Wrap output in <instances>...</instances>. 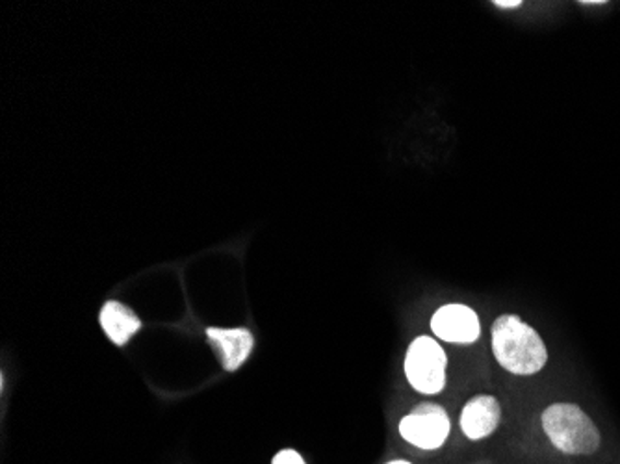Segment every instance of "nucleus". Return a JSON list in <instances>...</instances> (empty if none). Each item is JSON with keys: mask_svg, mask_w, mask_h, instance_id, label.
<instances>
[{"mask_svg": "<svg viewBox=\"0 0 620 464\" xmlns=\"http://www.w3.org/2000/svg\"><path fill=\"white\" fill-rule=\"evenodd\" d=\"M492 353L498 364L515 375H535L547 367L548 349L541 335L515 314L492 324Z\"/></svg>", "mask_w": 620, "mask_h": 464, "instance_id": "1", "label": "nucleus"}, {"mask_svg": "<svg viewBox=\"0 0 620 464\" xmlns=\"http://www.w3.org/2000/svg\"><path fill=\"white\" fill-rule=\"evenodd\" d=\"M542 429L553 448L566 455H593L600 448L595 421L574 404H553L542 413Z\"/></svg>", "mask_w": 620, "mask_h": 464, "instance_id": "2", "label": "nucleus"}, {"mask_svg": "<svg viewBox=\"0 0 620 464\" xmlns=\"http://www.w3.org/2000/svg\"><path fill=\"white\" fill-rule=\"evenodd\" d=\"M448 357L443 346L431 336H418L406 355V375L414 391L420 394H438L446 386Z\"/></svg>", "mask_w": 620, "mask_h": 464, "instance_id": "3", "label": "nucleus"}, {"mask_svg": "<svg viewBox=\"0 0 620 464\" xmlns=\"http://www.w3.org/2000/svg\"><path fill=\"white\" fill-rule=\"evenodd\" d=\"M452 421L444 407L420 404L399 421V434L420 450H438L448 440Z\"/></svg>", "mask_w": 620, "mask_h": 464, "instance_id": "4", "label": "nucleus"}, {"mask_svg": "<svg viewBox=\"0 0 620 464\" xmlns=\"http://www.w3.org/2000/svg\"><path fill=\"white\" fill-rule=\"evenodd\" d=\"M431 330L444 343L473 344L481 335V325L478 314L470 306L449 303L433 314Z\"/></svg>", "mask_w": 620, "mask_h": 464, "instance_id": "5", "label": "nucleus"}, {"mask_svg": "<svg viewBox=\"0 0 620 464\" xmlns=\"http://www.w3.org/2000/svg\"><path fill=\"white\" fill-rule=\"evenodd\" d=\"M207 338L227 372H236L238 368H242V364L249 359L253 346H255L251 330L244 329V327H238V329L209 327Z\"/></svg>", "mask_w": 620, "mask_h": 464, "instance_id": "6", "label": "nucleus"}, {"mask_svg": "<svg viewBox=\"0 0 620 464\" xmlns=\"http://www.w3.org/2000/svg\"><path fill=\"white\" fill-rule=\"evenodd\" d=\"M502 421V405L489 394L473 396L461 413L463 433L470 440L491 437Z\"/></svg>", "mask_w": 620, "mask_h": 464, "instance_id": "7", "label": "nucleus"}, {"mask_svg": "<svg viewBox=\"0 0 620 464\" xmlns=\"http://www.w3.org/2000/svg\"><path fill=\"white\" fill-rule=\"evenodd\" d=\"M101 327L116 346H125L140 330L142 322L134 311L119 301H108L98 314Z\"/></svg>", "mask_w": 620, "mask_h": 464, "instance_id": "8", "label": "nucleus"}, {"mask_svg": "<svg viewBox=\"0 0 620 464\" xmlns=\"http://www.w3.org/2000/svg\"><path fill=\"white\" fill-rule=\"evenodd\" d=\"M271 464H307L305 463V459L300 455V453L295 452V450H281V452L277 453Z\"/></svg>", "mask_w": 620, "mask_h": 464, "instance_id": "9", "label": "nucleus"}, {"mask_svg": "<svg viewBox=\"0 0 620 464\" xmlns=\"http://www.w3.org/2000/svg\"><path fill=\"white\" fill-rule=\"evenodd\" d=\"M494 7L515 10V8L523 7V2L520 0H494Z\"/></svg>", "mask_w": 620, "mask_h": 464, "instance_id": "10", "label": "nucleus"}, {"mask_svg": "<svg viewBox=\"0 0 620 464\" xmlns=\"http://www.w3.org/2000/svg\"><path fill=\"white\" fill-rule=\"evenodd\" d=\"M580 4H582V7H604L606 0H582Z\"/></svg>", "mask_w": 620, "mask_h": 464, "instance_id": "11", "label": "nucleus"}, {"mask_svg": "<svg viewBox=\"0 0 620 464\" xmlns=\"http://www.w3.org/2000/svg\"><path fill=\"white\" fill-rule=\"evenodd\" d=\"M387 464H411V463H409V461H401V459H398V461H390V463Z\"/></svg>", "mask_w": 620, "mask_h": 464, "instance_id": "12", "label": "nucleus"}]
</instances>
